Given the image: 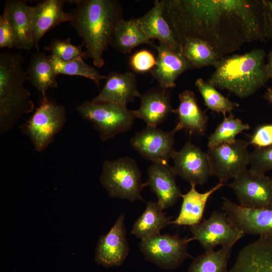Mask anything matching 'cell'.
<instances>
[{
  "label": "cell",
  "instance_id": "4fadbf2b",
  "mask_svg": "<svg viewBox=\"0 0 272 272\" xmlns=\"http://www.w3.org/2000/svg\"><path fill=\"white\" fill-rule=\"evenodd\" d=\"M173 130L164 131L148 126L130 140L132 147L143 158L152 163H168L175 152Z\"/></svg>",
  "mask_w": 272,
  "mask_h": 272
},
{
  "label": "cell",
  "instance_id": "e0dca14e",
  "mask_svg": "<svg viewBox=\"0 0 272 272\" xmlns=\"http://www.w3.org/2000/svg\"><path fill=\"white\" fill-rule=\"evenodd\" d=\"M153 47L158 54L151 75L160 88L165 90L173 88L179 76L192 67L182 53L175 51L165 44L159 42Z\"/></svg>",
  "mask_w": 272,
  "mask_h": 272
},
{
  "label": "cell",
  "instance_id": "d590c367",
  "mask_svg": "<svg viewBox=\"0 0 272 272\" xmlns=\"http://www.w3.org/2000/svg\"><path fill=\"white\" fill-rule=\"evenodd\" d=\"M157 57L150 51L140 49L134 53L129 60V64L133 72L144 73L151 72L156 65Z\"/></svg>",
  "mask_w": 272,
  "mask_h": 272
},
{
  "label": "cell",
  "instance_id": "74e56055",
  "mask_svg": "<svg viewBox=\"0 0 272 272\" xmlns=\"http://www.w3.org/2000/svg\"><path fill=\"white\" fill-rule=\"evenodd\" d=\"M249 143L255 148L272 145V123L263 124L257 126L251 135Z\"/></svg>",
  "mask_w": 272,
  "mask_h": 272
},
{
  "label": "cell",
  "instance_id": "ab89813d",
  "mask_svg": "<svg viewBox=\"0 0 272 272\" xmlns=\"http://www.w3.org/2000/svg\"><path fill=\"white\" fill-rule=\"evenodd\" d=\"M265 70L269 79H272V51L267 55V62L265 63Z\"/></svg>",
  "mask_w": 272,
  "mask_h": 272
},
{
  "label": "cell",
  "instance_id": "d4e9b609",
  "mask_svg": "<svg viewBox=\"0 0 272 272\" xmlns=\"http://www.w3.org/2000/svg\"><path fill=\"white\" fill-rule=\"evenodd\" d=\"M16 40V48L31 50L34 46L31 7L26 1L8 0L6 3Z\"/></svg>",
  "mask_w": 272,
  "mask_h": 272
},
{
  "label": "cell",
  "instance_id": "3957f363",
  "mask_svg": "<svg viewBox=\"0 0 272 272\" xmlns=\"http://www.w3.org/2000/svg\"><path fill=\"white\" fill-rule=\"evenodd\" d=\"M265 56L263 49L256 48L244 54L222 57L208 81L216 89L226 90L240 98L247 97L269 79Z\"/></svg>",
  "mask_w": 272,
  "mask_h": 272
},
{
  "label": "cell",
  "instance_id": "7402d4cb",
  "mask_svg": "<svg viewBox=\"0 0 272 272\" xmlns=\"http://www.w3.org/2000/svg\"><path fill=\"white\" fill-rule=\"evenodd\" d=\"M140 99V107L133 113L136 118L143 120L148 126L157 127L170 113H174L167 90L153 89L142 95Z\"/></svg>",
  "mask_w": 272,
  "mask_h": 272
},
{
  "label": "cell",
  "instance_id": "f546056e",
  "mask_svg": "<svg viewBox=\"0 0 272 272\" xmlns=\"http://www.w3.org/2000/svg\"><path fill=\"white\" fill-rule=\"evenodd\" d=\"M232 247L224 246L205 251L194 258L186 272H229L228 263Z\"/></svg>",
  "mask_w": 272,
  "mask_h": 272
},
{
  "label": "cell",
  "instance_id": "83f0119b",
  "mask_svg": "<svg viewBox=\"0 0 272 272\" xmlns=\"http://www.w3.org/2000/svg\"><path fill=\"white\" fill-rule=\"evenodd\" d=\"M28 80L42 94L43 98L47 97L46 92L49 88H57V76L48 56L38 51L30 57L27 70Z\"/></svg>",
  "mask_w": 272,
  "mask_h": 272
},
{
  "label": "cell",
  "instance_id": "cb8c5ba5",
  "mask_svg": "<svg viewBox=\"0 0 272 272\" xmlns=\"http://www.w3.org/2000/svg\"><path fill=\"white\" fill-rule=\"evenodd\" d=\"M224 184L219 182L210 190L202 193L196 190L195 185H190V190L181 196L182 202L180 211L176 219L172 221V224L190 227L199 223L208 199Z\"/></svg>",
  "mask_w": 272,
  "mask_h": 272
},
{
  "label": "cell",
  "instance_id": "f35d334b",
  "mask_svg": "<svg viewBox=\"0 0 272 272\" xmlns=\"http://www.w3.org/2000/svg\"><path fill=\"white\" fill-rule=\"evenodd\" d=\"M267 39L268 38L272 39V9L268 7V6H267Z\"/></svg>",
  "mask_w": 272,
  "mask_h": 272
},
{
  "label": "cell",
  "instance_id": "4dcf8cb0",
  "mask_svg": "<svg viewBox=\"0 0 272 272\" xmlns=\"http://www.w3.org/2000/svg\"><path fill=\"white\" fill-rule=\"evenodd\" d=\"M48 57L56 75L62 74L86 78L93 81L98 87L101 81L106 78V76L102 75L95 67L86 63L82 58L63 61L51 55Z\"/></svg>",
  "mask_w": 272,
  "mask_h": 272
},
{
  "label": "cell",
  "instance_id": "44dd1931",
  "mask_svg": "<svg viewBox=\"0 0 272 272\" xmlns=\"http://www.w3.org/2000/svg\"><path fill=\"white\" fill-rule=\"evenodd\" d=\"M179 106L174 111L178 119L174 131L183 129L190 134H205L208 117L198 105L194 93L189 90L183 91L179 94Z\"/></svg>",
  "mask_w": 272,
  "mask_h": 272
},
{
  "label": "cell",
  "instance_id": "d6a6232c",
  "mask_svg": "<svg viewBox=\"0 0 272 272\" xmlns=\"http://www.w3.org/2000/svg\"><path fill=\"white\" fill-rule=\"evenodd\" d=\"M195 85L203 98L205 105L212 111L222 113L225 116L227 113H231L239 106L238 104L223 96L208 81L198 78Z\"/></svg>",
  "mask_w": 272,
  "mask_h": 272
},
{
  "label": "cell",
  "instance_id": "8992f818",
  "mask_svg": "<svg viewBox=\"0 0 272 272\" xmlns=\"http://www.w3.org/2000/svg\"><path fill=\"white\" fill-rule=\"evenodd\" d=\"M76 109L82 118L92 123L103 142L128 131L136 118L133 110L112 103L86 101Z\"/></svg>",
  "mask_w": 272,
  "mask_h": 272
},
{
  "label": "cell",
  "instance_id": "8d00e7d4",
  "mask_svg": "<svg viewBox=\"0 0 272 272\" xmlns=\"http://www.w3.org/2000/svg\"><path fill=\"white\" fill-rule=\"evenodd\" d=\"M16 48V40L9 12L5 8L0 16V48Z\"/></svg>",
  "mask_w": 272,
  "mask_h": 272
},
{
  "label": "cell",
  "instance_id": "f1b7e54d",
  "mask_svg": "<svg viewBox=\"0 0 272 272\" xmlns=\"http://www.w3.org/2000/svg\"><path fill=\"white\" fill-rule=\"evenodd\" d=\"M181 53L192 68L215 66L220 59L206 42L196 38H189L181 45Z\"/></svg>",
  "mask_w": 272,
  "mask_h": 272
},
{
  "label": "cell",
  "instance_id": "5bb4252c",
  "mask_svg": "<svg viewBox=\"0 0 272 272\" xmlns=\"http://www.w3.org/2000/svg\"><path fill=\"white\" fill-rule=\"evenodd\" d=\"M222 209L244 234L272 236V209L244 207L226 197H223Z\"/></svg>",
  "mask_w": 272,
  "mask_h": 272
},
{
  "label": "cell",
  "instance_id": "60d3db41",
  "mask_svg": "<svg viewBox=\"0 0 272 272\" xmlns=\"http://www.w3.org/2000/svg\"><path fill=\"white\" fill-rule=\"evenodd\" d=\"M263 97L270 104H272V88H268L263 95Z\"/></svg>",
  "mask_w": 272,
  "mask_h": 272
},
{
  "label": "cell",
  "instance_id": "484cf974",
  "mask_svg": "<svg viewBox=\"0 0 272 272\" xmlns=\"http://www.w3.org/2000/svg\"><path fill=\"white\" fill-rule=\"evenodd\" d=\"M141 44L155 45L144 34L137 18L121 19L116 24L110 45L118 51L130 53L132 49Z\"/></svg>",
  "mask_w": 272,
  "mask_h": 272
},
{
  "label": "cell",
  "instance_id": "9a60e30c",
  "mask_svg": "<svg viewBox=\"0 0 272 272\" xmlns=\"http://www.w3.org/2000/svg\"><path fill=\"white\" fill-rule=\"evenodd\" d=\"M124 218V215L121 214L109 232L99 238L95 252V260L98 264L105 267L118 266L126 258L129 248Z\"/></svg>",
  "mask_w": 272,
  "mask_h": 272
},
{
  "label": "cell",
  "instance_id": "4316f807",
  "mask_svg": "<svg viewBox=\"0 0 272 272\" xmlns=\"http://www.w3.org/2000/svg\"><path fill=\"white\" fill-rule=\"evenodd\" d=\"M158 202L150 201L144 212L134 222L131 234L141 240L160 234V231L172 224L171 218L163 212Z\"/></svg>",
  "mask_w": 272,
  "mask_h": 272
},
{
  "label": "cell",
  "instance_id": "2e32d148",
  "mask_svg": "<svg viewBox=\"0 0 272 272\" xmlns=\"http://www.w3.org/2000/svg\"><path fill=\"white\" fill-rule=\"evenodd\" d=\"M229 272H272V236H260L245 246Z\"/></svg>",
  "mask_w": 272,
  "mask_h": 272
},
{
  "label": "cell",
  "instance_id": "6da1fadb",
  "mask_svg": "<svg viewBox=\"0 0 272 272\" xmlns=\"http://www.w3.org/2000/svg\"><path fill=\"white\" fill-rule=\"evenodd\" d=\"M160 1L163 16L181 46L187 39H199L221 58L246 43L267 39L264 0Z\"/></svg>",
  "mask_w": 272,
  "mask_h": 272
},
{
  "label": "cell",
  "instance_id": "9c48e42d",
  "mask_svg": "<svg viewBox=\"0 0 272 272\" xmlns=\"http://www.w3.org/2000/svg\"><path fill=\"white\" fill-rule=\"evenodd\" d=\"M249 142L237 139L231 144L208 148L207 152L213 175L225 183L247 169L249 164Z\"/></svg>",
  "mask_w": 272,
  "mask_h": 272
},
{
  "label": "cell",
  "instance_id": "836d02e7",
  "mask_svg": "<svg viewBox=\"0 0 272 272\" xmlns=\"http://www.w3.org/2000/svg\"><path fill=\"white\" fill-rule=\"evenodd\" d=\"M84 46L74 45L71 43L70 38L64 40L53 39L44 49L51 53V55L56 57L60 60L69 61L76 59L87 57L85 51L82 50Z\"/></svg>",
  "mask_w": 272,
  "mask_h": 272
},
{
  "label": "cell",
  "instance_id": "5b68a950",
  "mask_svg": "<svg viewBox=\"0 0 272 272\" xmlns=\"http://www.w3.org/2000/svg\"><path fill=\"white\" fill-rule=\"evenodd\" d=\"M141 176L135 161L126 156L105 161L99 180L110 197L132 202L144 200L141 192L147 185L142 182Z\"/></svg>",
  "mask_w": 272,
  "mask_h": 272
},
{
  "label": "cell",
  "instance_id": "ffe728a7",
  "mask_svg": "<svg viewBox=\"0 0 272 272\" xmlns=\"http://www.w3.org/2000/svg\"><path fill=\"white\" fill-rule=\"evenodd\" d=\"M63 0H45L31 7V20L34 46L38 50L42 37L60 23L71 22L72 14L63 10Z\"/></svg>",
  "mask_w": 272,
  "mask_h": 272
},
{
  "label": "cell",
  "instance_id": "1f68e13d",
  "mask_svg": "<svg viewBox=\"0 0 272 272\" xmlns=\"http://www.w3.org/2000/svg\"><path fill=\"white\" fill-rule=\"evenodd\" d=\"M248 124L244 123L234 114L224 116L222 121L217 126L208 139V148L224 144H231L236 141V137L245 130L250 129Z\"/></svg>",
  "mask_w": 272,
  "mask_h": 272
},
{
  "label": "cell",
  "instance_id": "e575fe53",
  "mask_svg": "<svg viewBox=\"0 0 272 272\" xmlns=\"http://www.w3.org/2000/svg\"><path fill=\"white\" fill-rule=\"evenodd\" d=\"M249 165L251 169L261 173L272 170V145L255 148L249 154Z\"/></svg>",
  "mask_w": 272,
  "mask_h": 272
},
{
  "label": "cell",
  "instance_id": "30bf717a",
  "mask_svg": "<svg viewBox=\"0 0 272 272\" xmlns=\"http://www.w3.org/2000/svg\"><path fill=\"white\" fill-rule=\"evenodd\" d=\"M189 229L194 240L198 241L205 251L214 250L218 245L233 247L244 235L225 212L216 210L208 219Z\"/></svg>",
  "mask_w": 272,
  "mask_h": 272
},
{
  "label": "cell",
  "instance_id": "8fae6325",
  "mask_svg": "<svg viewBox=\"0 0 272 272\" xmlns=\"http://www.w3.org/2000/svg\"><path fill=\"white\" fill-rule=\"evenodd\" d=\"M228 185L234 192L239 205L272 209V181L265 174L246 169Z\"/></svg>",
  "mask_w": 272,
  "mask_h": 272
},
{
  "label": "cell",
  "instance_id": "7bdbcfd3",
  "mask_svg": "<svg viewBox=\"0 0 272 272\" xmlns=\"http://www.w3.org/2000/svg\"><path fill=\"white\" fill-rule=\"evenodd\" d=\"M271 181H272V177L271 178Z\"/></svg>",
  "mask_w": 272,
  "mask_h": 272
},
{
  "label": "cell",
  "instance_id": "b9f144b4",
  "mask_svg": "<svg viewBox=\"0 0 272 272\" xmlns=\"http://www.w3.org/2000/svg\"><path fill=\"white\" fill-rule=\"evenodd\" d=\"M265 4L267 6L272 9V0H268V1H265Z\"/></svg>",
  "mask_w": 272,
  "mask_h": 272
},
{
  "label": "cell",
  "instance_id": "603a6c76",
  "mask_svg": "<svg viewBox=\"0 0 272 272\" xmlns=\"http://www.w3.org/2000/svg\"><path fill=\"white\" fill-rule=\"evenodd\" d=\"M137 19L144 34L149 40L158 39L159 42L181 53V46L175 40L163 16L161 1H155L153 7L142 17Z\"/></svg>",
  "mask_w": 272,
  "mask_h": 272
},
{
  "label": "cell",
  "instance_id": "ac0fdd59",
  "mask_svg": "<svg viewBox=\"0 0 272 272\" xmlns=\"http://www.w3.org/2000/svg\"><path fill=\"white\" fill-rule=\"evenodd\" d=\"M146 182L155 193L157 202L164 210L174 206L182 194L178 186L172 167L168 163H152L147 172Z\"/></svg>",
  "mask_w": 272,
  "mask_h": 272
},
{
  "label": "cell",
  "instance_id": "277c9868",
  "mask_svg": "<svg viewBox=\"0 0 272 272\" xmlns=\"http://www.w3.org/2000/svg\"><path fill=\"white\" fill-rule=\"evenodd\" d=\"M20 54H0V133L12 130L20 118L31 112L34 103L24 84L28 80Z\"/></svg>",
  "mask_w": 272,
  "mask_h": 272
},
{
  "label": "cell",
  "instance_id": "ba28073f",
  "mask_svg": "<svg viewBox=\"0 0 272 272\" xmlns=\"http://www.w3.org/2000/svg\"><path fill=\"white\" fill-rule=\"evenodd\" d=\"M194 240L181 238L175 235L159 234L141 240L139 247L147 260L160 268L174 269L191 257L187 251V245Z\"/></svg>",
  "mask_w": 272,
  "mask_h": 272
},
{
  "label": "cell",
  "instance_id": "7c38bea8",
  "mask_svg": "<svg viewBox=\"0 0 272 272\" xmlns=\"http://www.w3.org/2000/svg\"><path fill=\"white\" fill-rule=\"evenodd\" d=\"M173 170L176 175L190 185H203L213 175L207 152L190 142H186L172 158Z\"/></svg>",
  "mask_w": 272,
  "mask_h": 272
},
{
  "label": "cell",
  "instance_id": "d6986e66",
  "mask_svg": "<svg viewBox=\"0 0 272 272\" xmlns=\"http://www.w3.org/2000/svg\"><path fill=\"white\" fill-rule=\"evenodd\" d=\"M142 95L137 88L136 76L133 72L122 73L110 72L99 94L92 99L94 102L112 103L122 105L134 101Z\"/></svg>",
  "mask_w": 272,
  "mask_h": 272
},
{
  "label": "cell",
  "instance_id": "7a4b0ae2",
  "mask_svg": "<svg viewBox=\"0 0 272 272\" xmlns=\"http://www.w3.org/2000/svg\"><path fill=\"white\" fill-rule=\"evenodd\" d=\"M70 2L76 5L70 22L82 40L86 56L95 66L102 67L103 53L110 45L116 24L123 18L120 4L115 0Z\"/></svg>",
  "mask_w": 272,
  "mask_h": 272
},
{
  "label": "cell",
  "instance_id": "52a82bcc",
  "mask_svg": "<svg viewBox=\"0 0 272 272\" xmlns=\"http://www.w3.org/2000/svg\"><path fill=\"white\" fill-rule=\"evenodd\" d=\"M66 120L65 107L46 97L42 99L40 106L21 128L29 138L35 150L41 152L51 143Z\"/></svg>",
  "mask_w": 272,
  "mask_h": 272
}]
</instances>
